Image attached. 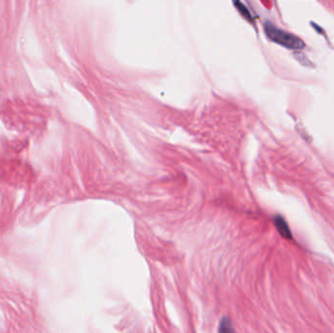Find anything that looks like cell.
Returning <instances> with one entry per match:
<instances>
[{
  "instance_id": "5b68a950",
  "label": "cell",
  "mask_w": 334,
  "mask_h": 333,
  "mask_svg": "<svg viewBox=\"0 0 334 333\" xmlns=\"http://www.w3.org/2000/svg\"><path fill=\"white\" fill-rule=\"evenodd\" d=\"M301 55V54H300ZM296 58H297V60L298 61H300L302 64H304V62H306V66H309V67H311L312 66V64H311V62L309 61V60L307 59L304 55H301V56H299L298 54H297V56H296Z\"/></svg>"
},
{
  "instance_id": "7a4b0ae2",
  "label": "cell",
  "mask_w": 334,
  "mask_h": 333,
  "mask_svg": "<svg viewBox=\"0 0 334 333\" xmlns=\"http://www.w3.org/2000/svg\"><path fill=\"white\" fill-rule=\"evenodd\" d=\"M274 224H275V229L277 230L278 234L281 235L282 237L286 239H291L292 238V234L290 231V228L285 221V219L280 215H276L274 218Z\"/></svg>"
},
{
  "instance_id": "3957f363",
  "label": "cell",
  "mask_w": 334,
  "mask_h": 333,
  "mask_svg": "<svg viewBox=\"0 0 334 333\" xmlns=\"http://www.w3.org/2000/svg\"><path fill=\"white\" fill-rule=\"evenodd\" d=\"M235 6H236V10L240 13V15L246 19L247 21H249L250 23H253L254 22V17L252 16L251 12L249 11V9L240 1H235L234 2Z\"/></svg>"
},
{
  "instance_id": "6da1fadb",
  "label": "cell",
  "mask_w": 334,
  "mask_h": 333,
  "mask_svg": "<svg viewBox=\"0 0 334 333\" xmlns=\"http://www.w3.org/2000/svg\"><path fill=\"white\" fill-rule=\"evenodd\" d=\"M264 31L269 40L284 48L290 50H301L305 47V42L300 38L291 33L278 29L269 22L264 25Z\"/></svg>"
},
{
  "instance_id": "277c9868",
  "label": "cell",
  "mask_w": 334,
  "mask_h": 333,
  "mask_svg": "<svg viewBox=\"0 0 334 333\" xmlns=\"http://www.w3.org/2000/svg\"><path fill=\"white\" fill-rule=\"evenodd\" d=\"M218 333H235L232 321L229 317L224 316L219 324L218 328Z\"/></svg>"
}]
</instances>
